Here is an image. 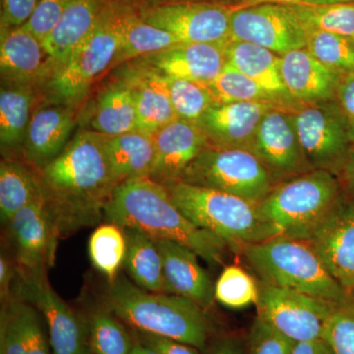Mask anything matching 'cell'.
I'll list each match as a JSON object with an SVG mask.
<instances>
[{
	"label": "cell",
	"mask_w": 354,
	"mask_h": 354,
	"mask_svg": "<svg viewBox=\"0 0 354 354\" xmlns=\"http://www.w3.org/2000/svg\"><path fill=\"white\" fill-rule=\"evenodd\" d=\"M88 250L93 266L111 283L124 264L127 250L124 230L109 221L102 223L91 234Z\"/></svg>",
	"instance_id": "obj_34"
},
{
	"label": "cell",
	"mask_w": 354,
	"mask_h": 354,
	"mask_svg": "<svg viewBox=\"0 0 354 354\" xmlns=\"http://www.w3.org/2000/svg\"><path fill=\"white\" fill-rule=\"evenodd\" d=\"M218 102H257L278 106L274 99L255 81L249 78L230 64H225L220 75L209 86Z\"/></svg>",
	"instance_id": "obj_40"
},
{
	"label": "cell",
	"mask_w": 354,
	"mask_h": 354,
	"mask_svg": "<svg viewBox=\"0 0 354 354\" xmlns=\"http://www.w3.org/2000/svg\"><path fill=\"white\" fill-rule=\"evenodd\" d=\"M44 196L60 236L94 227L118 183L106 150V135L81 131L41 169Z\"/></svg>",
	"instance_id": "obj_1"
},
{
	"label": "cell",
	"mask_w": 354,
	"mask_h": 354,
	"mask_svg": "<svg viewBox=\"0 0 354 354\" xmlns=\"http://www.w3.org/2000/svg\"><path fill=\"white\" fill-rule=\"evenodd\" d=\"M335 281L354 293V202L344 198L309 239Z\"/></svg>",
	"instance_id": "obj_16"
},
{
	"label": "cell",
	"mask_w": 354,
	"mask_h": 354,
	"mask_svg": "<svg viewBox=\"0 0 354 354\" xmlns=\"http://www.w3.org/2000/svg\"><path fill=\"white\" fill-rule=\"evenodd\" d=\"M232 11L234 7L209 2H169L151 7L141 17L183 44L221 43L230 39Z\"/></svg>",
	"instance_id": "obj_14"
},
{
	"label": "cell",
	"mask_w": 354,
	"mask_h": 354,
	"mask_svg": "<svg viewBox=\"0 0 354 354\" xmlns=\"http://www.w3.org/2000/svg\"><path fill=\"white\" fill-rule=\"evenodd\" d=\"M164 76L172 106L179 120L197 123L203 114L218 104L209 86Z\"/></svg>",
	"instance_id": "obj_38"
},
{
	"label": "cell",
	"mask_w": 354,
	"mask_h": 354,
	"mask_svg": "<svg viewBox=\"0 0 354 354\" xmlns=\"http://www.w3.org/2000/svg\"><path fill=\"white\" fill-rule=\"evenodd\" d=\"M162 254L167 292L188 298L205 310L215 301V283L200 257L188 247L171 241H156Z\"/></svg>",
	"instance_id": "obj_21"
},
{
	"label": "cell",
	"mask_w": 354,
	"mask_h": 354,
	"mask_svg": "<svg viewBox=\"0 0 354 354\" xmlns=\"http://www.w3.org/2000/svg\"><path fill=\"white\" fill-rule=\"evenodd\" d=\"M104 218L122 228H137L156 241L183 244L211 265H223L227 242L197 227L172 201L164 184L151 177L118 184L104 208Z\"/></svg>",
	"instance_id": "obj_2"
},
{
	"label": "cell",
	"mask_w": 354,
	"mask_h": 354,
	"mask_svg": "<svg viewBox=\"0 0 354 354\" xmlns=\"http://www.w3.org/2000/svg\"><path fill=\"white\" fill-rule=\"evenodd\" d=\"M73 127V113L64 106H48L32 113L24 142L26 160L43 169L64 150Z\"/></svg>",
	"instance_id": "obj_25"
},
{
	"label": "cell",
	"mask_w": 354,
	"mask_h": 354,
	"mask_svg": "<svg viewBox=\"0 0 354 354\" xmlns=\"http://www.w3.org/2000/svg\"><path fill=\"white\" fill-rule=\"evenodd\" d=\"M102 301L135 332L167 337L207 348L209 323L205 309L174 293L153 292L120 276L104 291Z\"/></svg>",
	"instance_id": "obj_3"
},
{
	"label": "cell",
	"mask_w": 354,
	"mask_h": 354,
	"mask_svg": "<svg viewBox=\"0 0 354 354\" xmlns=\"http://www.w3.org/2000/svg\"><path fill=\"white\" fill-rule=\"evenodd\" d=\"M281 108L269 102H218L196 123L211 145L251 150L261 121L267 113Z\"/></svg>",
	"instance_id": "obj_17"
},
{
	"label": "cell",
	"mask_w": 354,
	"mask_h": 354,
	"mask_svg": "<svg viewBox=\"0 0 354 354\" xmlns=\"http://www.w3.org/2000/svg\"><path fill=\"white\" fill-rule=\"evenodd\" d=\"M106 150L111 171L118 184L151 176L155 162L152 135L134 131L106 136Z\"/></svg>",
	"instance_id": "obj_28"
},
{
	"label": "cell",
	"mask_w": 354,
	"mask_h": 354,
	"mask_svg": "<svg viewBox=\"0 0 354 354\" xmlns=\"http://www.w3.org/2000/svg\"><path fill=\"white\" fill-rule=\"evenodd\" d=\"M349 137H351V149L354 150V120L349 121Z\"/></svg>",
	"instance_id": "obj_54"
},
{
	"label": "cell",
	"mask_w": 354,
	"mask_h": 354,
	"mask_svg": "<svg viewBox=\"0 0 354 354\" xmlns=\"http://www.w3.org/2000/svg\"><path fill=\"white\" fill-rule=\"evenodd\" d=\"M259 281L300 291L334 304L353 299L332 276L311 242L272 237L242 247L241 252Z\"/></svg>",
	"instance_id": "obj_4"
},
{
	"label": "cell",
	"mask_w": 354,
	"mask_h": 354,
	"mask_svg": "<svg viewBox=\"0 0 354 354\" xmlns=\"http://www.w3.org/2000/svg\"><path fill=\"white\" fill-rule=\"evenodd\" d=\"M334 302L259 281L258 317L293 342L323 337Z\"/></svg>",
	"instance_id": "obj_11"
},
{
	"label": "cell",
	"mask_w": 354,
	"mask_h": 354,
	"mask_svg": "<svg viewBox=\"0 0 354 354\" xmlns=\"http://www.w3.org/2000/svg\"><path fill=\"white\" fill-rule=\"evenodd\" d=\"M131 90L138 118V130L156 134L165 125L177 120L165 76L150 65L140 62L122 79Z\"/></svg>",
	"instance_id": "obj_23"
},
{
	"label": "cell",
	"mask_w": 354,
	"mask_h": 354,
	"mask_svg": "<svg viewBox=\"0 0 354 354\" xmlns=\"http://www.w3.org/2000/svg\"><path fill=\"white\" fill-rule=\"evenodd\" d=\"M135 337L144 342L147 346L155 349L158 354H200V349L190 344L167 339V337H158V335L144 334V333L135 332Z\"/></svg>",
	"instance_id": "obj_45"
},
{
	"label": "cell",
	"mask_w": 354,
	"mask_h": 354,
	"mask_svg": "<svg viewBox=\"0 0 354 354\" xmlns=\"http://www.w3.org/2000/svg\"><path fill=\"white\" fill-rule=\"evenodd\" d=\"M227 62L255 81L281 104L295 101L281 78V55L257 44L230 39Z\"/></svg>",
	"instance_id": "obj_27"
},
{
	"label": "cell",
	"mask_w": 354,
	"mask_h": 354,
	"mask_svg": "<svg viewBox=\"0 0 354 354\" xmlns=\"http://www.w3.org/2000/svg\"><path fill=\"white\" fill-rule=\"evenodd\" d=\"M339 104L349 121L354 120V72L346 74L339 80L337 91Z\"/></svg>",
	"instance_id": "obj_47"
},
{
	"label": "cell",
	"mask_w": 354,
	"mask_h": 354,
	"mask_svg": "<svg viewBox=\"0 0 354 354\" xmlns=\"http://www.w3.org/2000/svg\"><path fill=\"white\" fill-rule=\"evenodd\" d=\"M341 174L342 181L341 183L346 186V191L349 195V200L354 202V150L351 149L348 157H346L344 162H342V167H339V171Z\"/></svg>",
	"instance_id": "obj_49"
},
{
	"label": "cell",
	"mask_w": 354,
	"mask_h": 354,
	"mask_svg": "<svg viewBox=\"0 0 354 354\" xmlns=\"http://www.w3.org/2000/svg\"><path fill=\"white\" fill-rule=\"evenodd\" d=\"M1 77L11 85H30L55 71L43 43L24 25L1 29Z\"/></svg>",
	"instance_id": "obj_20"
},
{
	"label": "cell",
	"mask_w": 354,
	"mask_h": 354,
	"mask_svg": "<svg viewBox=\"0 0 354 354\" xmlns=\"http://www.w3.org/2000/svg\"><path fill=\"white\" fill-rule=\"evenodd\" d=\"M354 3V0H306L308 6H326V4Z\"/></svg>",
	"instance_id": "obj_53"
},
{
	"label": "cell",
	"mask_w": 354,
	"mask_h": 354,
	"mask_svg": "<svg viewBox=\"0 0 354 354\" xmlns=\"http://www.w3.org/2000/svg\"><path fill=\"white\" fill-rule=\"evenodd\" d=\"M230 41L181 44L162 53L141 58V62L150 65L165 76L209 86L227 64V48Z\"/></svg>",
	"instance_id": "obj_18"
},
{
	"label": "cell",
	"mask_w": 354,
	"mask_h": 354,
	"mask_svg": "<svg viewBox=\"0 0 354 354\" xmlns=\"http://www.w3.org/2000/svg\"><path fill=\"white\" fill-rule=\"evenodd\" d=\"M120 44L114 65L129 62L137 57H147L181 44L171 32L149 24L141 16L118 13Z\"/></svg>",
	"instance_id": "obj_30"
},
{
	"label": "cell",
	"mask_w": 354,
	"mask_h": 354,
	"mask_svg": "<svg viewBox=\"0 0 354 354\" xmlns=\"http://www.w3.org/2000/svg\"><path fill=\"white\" fill-rule=\"evenodd\" d=\"M209 354H246V353L241 339L235 337H225L216 342Z\"/></svg>",
	"instance_id": "obj_50"
},
{
	"label": "cell",
	"mask_w": 354,
	"mask_h": 354,
	"mask_svg": "<svg viewBox=\"0 0 354 354\" xmlns=\"http://www.w3.org/2000/svg\"><path fill=\"white\" fill-rule=\"evenodd\" d=\"M106 8V0H72L43 41L44 50L55 65V70L62 66L92 32Z\"/></svg>",
	"instance_id": "obj_26"
},
{
	"label": "cell",
	"mask_w": 354,
	"mask_h": 354,
	"mask_svg": "<svg viewBox=\"0 0 354 354\" xmlns=\"http://www.w3.org/2000/svg\"><path fill=\"white\" fill-rule=\"evenodd\" d=\"M127 250L123 267L133 283L153 292H167L162 254L156 239L137 228H123Z\"/></svg>",
	"instance_id": "obj_29"
},
{
	"label": "cell",
	"mask_w": 354,
	"mask_h": 354,
	"mask_svg": "<svg viewBox=\"0 0 354 354\" xmlns=\"http://www.w3.org/2000/svg\"><path fill=\"white\" fill-rule=\"evenodd\" d=\"M46 276L18 272L12 295L29 301L43 315L53 354H93L88 322L55 292Z\"/></svg>",
	"instance_id": "obj_10"
},
{
	"label": "cell",
	"mask_w": 354,
	"mask_h": 354,
	"mask_svg": "<svg viewBox=\"0 0 354 354\" xmlns=\"http://www.w3.org/2000/svg\"><path fill=\"white\" fill-rule=\"evenodd\" d=\"M118 13L106 9L101 20L82 44L51 76V88L68 104L80 101L95 79L113 67L120 44Z\"/></svg>",
	"instance_id": "obj_8"
},
{
	"label": "cell",
	"mask_w": 354,
	"mask_h": 354,
	"mask_svg": "<svg viewBox=\"0 0 354 354\" xmlns=\"http://www.w3.org/2000/svg\"><path fill=\"white\" fill-rule=\"evenodd\" d=\"M164 185L184 215L197 227L227 242L234 252L279 235L261 214L259 204L180 180Z\"/></svg>",
	"instance_id": "obj_5"
},
{
	"label": "cell",
	"mask_w": 354,
	"mask_h": 354,
	"mask_svg": "<svg viewBox=\"0 0 354 354\" xmlns=\"http://www.w3.org/2000/svg\"><path fill=\"white\" fill-rule=\"evenodd\" d=\"M309 32L292 7L266 3L235 8L230 15V39L257 44L279 55L306 46Z\"/></svg>",
	"instance_id": "obj_13"
},
{
	"label": "cell",
	"mask_w": 354,
	"mask_h": 354,
	"mask_svg": "<svg viewBox=\"0 0 354 354\" xmlns=\"http://www.w3.org/2000/svg\"><path fill=\"white\" fill-rule=\"evenodd\" d=\"M292 114L310 167L335 174L351 151L349 120L339 104L333 101L306 104Z\"/></svg>",
	"instance_id": "obj_9"
},
{
	"label": "cell",
	"mask_w": 354,
	"mask_h": 354,
	"mask_svg": "<svg viewBox=\"0 0 354 354\" xmlns=\"http://www.w3.org/2000/svg\"><path fill=\"white\" fill-rule=\"evenodd\" d=\"M277 181L311 171L295 130L293 114L281 108L267 113L251 146Z\"/></svg>",
	"instance_id": "obj_15"
},
{
	"label": "cell",
	"mask_w": 354,
	"mask_h": 354,
	"mask_svg": "<svg viewBox=\"0 0 354 354\" xmlns=\"http://www.w3.org/2000/svg\"><path fill=\"white\" fill-rule=\"evenodd\" d=\"M344 199L335 172L311 169L277 184L259 209L279 235L309 241Z\"/></svg>",
	"instance_id": "obj_6"
},
{
	"label": "cell",
	"mask_w": 354,
	"mask_h": 354,
	"mask_svg": "<svg viewBox=\"0 0 354 354\" xmlns=\"http://www.w3.org/2000/svg\"><path fill=\"white\" fill-rule=\"evenodd\" d=\"M72 0H39L32 17L24 25L43 43L57 24Z\"/></svg>",
	"instance_id": "obj_43"
},
{
	"label": "cell",
	"mask_w": 354,
	"mask_h": 354,
	"mask_svg": "<svg viewBox=\"0 0 354 354\" xmlns=\"http://www.w3.org/2000/svg\"><path fill=\"white\" fill-rule=\"evenodd\" d=\"M180 181L230 193L256 204L279 183L250 150L209 143L186 169Z\"/></svg>",
	"instance_id": "obj_7"
},
{
	"label": "cell",
	"mask_w": 354,
	"mask_h": 354,
	"mask_svg": "<svg viewBox=\"0 0 354 354\" xmlns=\"http://www.w3.org/2000/svg\"><path fill=\"white\" fill-rule=\"evenodd\" d=\"M18 269L15 260L11 259L6 253L0 256V297L1 302L12 297L14 283L17 277Z\"/></svg>",
	"instance_id": "obj_46"
},
{
	"label": "cell",
	"mask_w": 354,
	"mask_h": 354,
	"mask_svg": "<svg viewBox=\"0 0 354 354\" xmlns=\"http://www.w3.org/2000/svg\"><path fill=\"white\" fill-rule=\"evenodd\" d=\"M36 307L12 295L2 302L0 354H53Z\"/></svg>",
	"instance_id": "obj_24"
},
{
	"label": "cell",
	"mask_w": 354,
	"mask_h": 354,
	"mask_svg": "<svg viewBox=\"0 0 354 354\" xmlns=\"http://www.w3.org/2000/svg\"><path fill=\"white\" fill-rule=\"evenodd\" d=\"M44 196L41 177L12 160L0 165V216L6 223L19 209Z\"/></svg>",
	"instance_id": "obj_31"
},
{
	"label": "cell",
	"mask_w": 354,
	"mask_h": 354,
	"mask_svg": "<svg viewBox=\"0 0 354 354\" xmlns=\"http://www.w3.org/2000/svg\"><path fill=\"white\" fill-rule=\"evenodd\" d=\"M131 354H158L155 349L147 346L137 337H135L134 346H133Z\"/></svg>",
	"instance_id": "obj_52"
},
{
	"label": "cell",
	"mask_w": 354,
	"mask_h": 354,
	"mask_svg": "<svg viewBox=\"0 0 354 354\" xmlns=\"http://www.w3.org/2000/svg\"><path fill=\"white\" fill-rule=\"evenodd\" d=\"M259 283L243 268L225 266L215 283V300L232 309L257 304Z\"/></svg>",
	"instance_id": "obj_39"
},
{
	"label": "cell",
	"mask_w": 354,
	"mask_h": 354,
	"mask_svg": "<svg viewBox=\"0 0 354 354\" xmlns=\"http://www.w3.org/2000/svg\"><path fill=\"white\" fill-rule=\"evenodd\" d=\"M88 326L93 354H131L135 339L104 302L91 311Z\"/></svg>",
	"instance_id": "obj_35"
},
{
	"label": "cell",
	"mask_w": 354,
	"mask_h": 354,
	"mask_svg": "<svg viewBox=\"0 0 354 354\" xmlns=\"http://www.w3.org/2000/svg\"><path fill=\"white\" fill-rule=\"evenodd\" d=\"M39 0H1V29L20 27L32 17Z\"/></svg>",
	"instance_id": "obj_44"
},
{
	"label": "cell",
	"mask_w": 354,
	"mask_h": 354,
	"mask_svg": "<svg viewBox=\"0 0 354 354\" xmlns=\"http://www.w3.org/2000/svg\"><path fill=\"white\" fill-rule=\"evenodd\" d=\"M4 230L18 272L46 274L55 262L60 234L46 197L19 209L4 223Z\"/></svg>",
	"instance_id": "obj_12"
},
{
	"label": "cell",
	"mask_w": 354,
	"mask_h": 354,
	"mask_svg": "<svg viewBox=\"0 0 354 354\" xmlns=\"http://www.w3.org/2000/svg\"><path fill=\"white\" fill-rule=\"evenodd\" d=\"M165 3H169V2H179V1H191V0H165Z\"/></svg>",
	"instance_id": "obj_55"
},
{
	"label": "cell",
	"mask_w": 354,
	"mask_h": 354,
	"mask_svg": "<svg viewBox=\"0 0 354 354\" xmlns=\"http://www.w3.org/2000/svg\"><path fill=\"white\" fill-rule=\"evenodd\" d=\"M92 127L106 136L138 130L134 97L127 84L121 81L102 95L93 116Z\"/></svg>",
	"instance_id": "obj_33"
},
{
	"label": "cell",
	"mask_w": 354,
	"mask_h": 354,
	"mask_svg": "<svg viewBox=\"0 0 354 354\" xmlns=\"http://www.w3.org/2000/svg\"><path fill=\"white\" fill-rule=\"evenodd\" d=\"M293 344L257 316L249 337L248 354H290Z\"/></svg>",
	"instance_id": "obj_42"
},
{
	"label": "cell",
	"mask_w": 354,
	"mask_h": 354,
	"mask_svg": "<svg viewBox=\"0 0 354 354\" xmlns=\"http://www.w3.org/2000/svg\"><path fill=\"white\" fill-rule=\"evenodd\" d=\"M312 57L339 74L354 72V39L333 32H309L306 46Z\"/></svg>",
	"instance_id": "obj_37"
},
{
	"label": "cell",
	"mask_w": 354,
	"mask_h": 354,
	"mask_svg": "<svg viewBox=\"0 0 354 354\" xmlns=\"http://www.w3.org/2000/svg\"><path fill=\"white\" fill-rule=\"evenodd\" d=\"M281 74L290 97L304 104L332 101L341 80L305 48L281 55Z\"/></svg>",
	"instance_id": "obj_22"
},
{
	"label": "cell",
	"mask_w": 354,
	"mask_h": 354,
	"mask_svg": "<svg viewBox=\"0 0 354 354\" xmlns=\"http://www.w3.org/2000/svg\"><path fill=\"white\" fill-rule=\"evenodd\" d=\"M290 6L307 31L333 32L354 39V3Z\"/></svg>",
	"instance_id": "obj_36"
},
{
	"label": "cell",
	"mask_w": 354,
	"mask_h": 354,
	"mask_svg": "<svg viewBox=\"0 0 354 354\" xmlns=\"http://www.w3.org/2000/svg\"><path fill=\"white\" fill-rule=\"evenodd\" d=\"M155 162L151 178L162 184L180 180L184 171L209 145V139L196 123L177 120L155 135Z\"/></svg>",
	"instance_id": "obj_19"
},
{
	"label": "cell",
	"mask_w": 354,
	"mask_h": 354,
	"mask_svg": "<svg viewBox=\"0 0 354 354\" xmlns=\"http://www.w3.org/2000/svg\"><path fill=\"white\" fill-rule=\"evenodd\" d=\"M290 354H334L329 344L323 339H308L295 342Z\"/></svg>",
	"instance_id": "obj_48"
},
{
	"label": "cell",
	"mask_w": 354,
	"mask_h": 354,
	"mask_svg": "<svg viewBox=\"0 0 354 354\" xmlns=\"http://www.w3.org/2000/svg\"><path fill=\"white\" fill-rule=\"evenodd\" d=\"M34 93L30 85L2 86L0 92V143L2 149L24 145L32 120Z\"/></svg>",
	"instance_id": "obj_32"
},
{
	"label": "cell",
	"mask_w": 354,
	"mask_h": 354,
	"mask_svg": "<svg viewBox=\"0 0 354 354\" xmlns=\"http://www.w3.org/2000/svg\"><path fill=\"white\" fill-rule=\"evenodd\" d=\"M305 1H306V0H242L239 6H235V8H244V7L260 6V4L266 3L293 6V4H304Z\"/></svg>",
	"instance_id": "obj_51"
},
{
	"label": "cell",
	"mask_w": 354,
	"mask_h": 354,
	"mask_svg": "<svg viewBox=\"0 0 354 354\" xmlns=\"http://www.w3.org/2000/svg\"><path fill=\"white\" fill-rule=\"evenodd\" d=\"M353 298H354V293H353Z\"/></svg>",
	"instance_id": "obj_56"
},
{
	"label": "cell",
	"mask_w": 354,
	"mask_h": 354,
	"mask_svg": "<svg viewBox=\"0 0 354 354\" xmlns=\"http://www.w3.org/2000/svg\"><path fill=\"white\" fill-rule=\"evenodd\" d=\"M323 339L334 354H354V298L335 305L326 323Z\"/></svg>",
	"instance_id": "obj_41"
}]
</instances>
